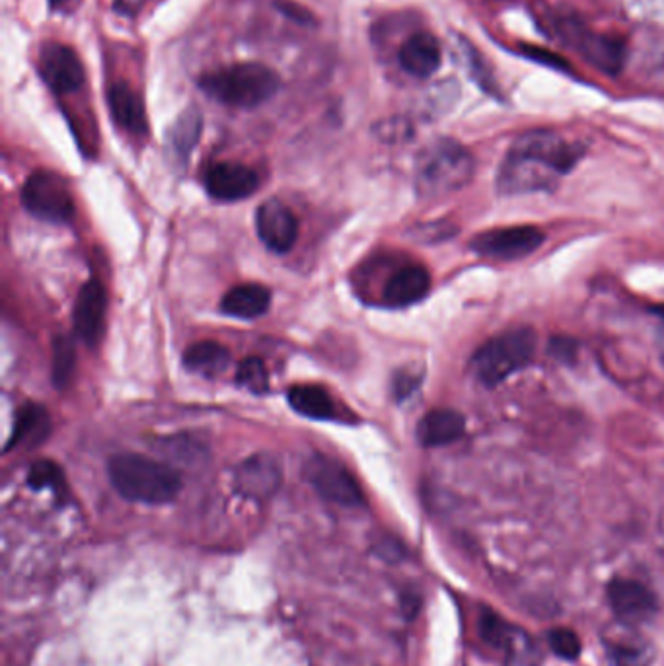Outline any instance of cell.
<instances>
[{"mask_svg": "<svg viewBox=\"0 0 664 666\" xmlns=\"http://www.w3.org/2000/svg\"><path fill=\"white\" fill-rule=\"evenodd\" d=\"M466 433V420L456 410H433L417 425V440L427 448L446 447L460 440Z\"/></svg>", "mask_w": 664, "mask_h": 666, "instance_id": "20", "label": "cell"}, {"mask_svg": "<svg viewBox=\"0 0 664 666\" xmlns=\"http://www.w3.org/2000/svg\"><path fill=\"white\" fill-rule=\"evenodd\" d=\"M47 433H49V413L37 403H27L18 412L12 437L9 438L4 450L9 452L10 448L18 447L27 440H32V443L42 440Z\"/></svg>", "mask_w": 664, "mask_h": 666, "instance_id": "24", "label": "cell"}, {"mask_svg": "<svg viewBox=\"0 0 664 666\" xmlns=\"http://www.w3.org/2000/svg\"><path fill=\"white\" fill-rule=\"evenodd\" d=\"M39 72L55 94H75L84 87V67L69 45L47 42L39 49Z\"/></svg>", "mask_w": 664, "mask_h": 666, "instance_id": "10", "label": "cell"}, {"mask_svg": "<svg viewBox=\"0 0 664 666\" xmlns=\"http://www.w3.org/2000/svg\"><path fill=\"white\" fill-rule=\"evenodd\" d=\"M520 51L525 53L528 59H533L536 62H542V65H548L551 69L556 70H571L569 67V62L560 57L558 53L548 51V49H542V47H534V45H525Z\"/></svg>", "mask_w": 664, "mask_h": 666, "instance_id": "32", "label": "cell"}, {"mask_svg": "<svg viewBox=\"0 0 664 666\" xmlns=\"http://www.w3.org/2000/svg\"><path fill=\"white\" fill-rule=\"evenodd\" d=\"M51 2L53 9H57V7H62L67 0H49Z\"/></svg>", "mask_w": 664, "mask_h": 666, "instance_id": "37", "label": "cell"}, {"mask_svg": "<svg viewBox=\"0 0 664 666\" xmlns=\"http://www.w3.org/2000/svg\"><path fill=\"white\" fill-rule=\"evenodd\" d=\"M110 482L123 500L164 505L182 491V478L170 466L140 455H117L107 464Z\"/></svg>", "mask_w": 664, "mask_h": 666, "instance_id": "2", "label": "cell"}, {"mask_svg": "<svg viewBox=\"0 0 664 666\" xmlns=\"http://www.w3.org/2000/svg\"><path fill=\"white\" fill-rule=\"evenodd\" d=\"M199 87L207 96L230 107H257L279 92V74L262 62H240L205 72Z\"/></svg>", "mask_w": 664, "mask_h": 666, "instance_id": "4", "label": "cell"}, {"mask_svg": "<svg viewBox=\"0 0 664 666\" xmlns=\"http://www.w3.org/2000/svg\"><path fill=\"white\" fill-rule=\"evenodd\" d=\"M548 645L558 657L565 658V661H575L581 657V651H583L577 633L569 628L551 630L548 633Z\"/></svg>", "mask_w": 664, "mask_h": 666, "instance_id": "31", "label": "cell"}, {"mask_svg": "<svg viewBox=\"0 0 664 666\" xmlns=\"http://www.w3.org/2000/svg\"><path fill=\"white\" fill-rule=\"evenodd\" d=\"M458 47H460V51H462L463 61L468 65L470 77H472L488 94L497 96V82H495V77H493V72H491L490 65L481 57V53L478 51L472 44H468V42H463V39L462 45H458Z\"/></svg>", "mask_w": 664, "mask_h": 666, "instance_id": "29", "label": "cell"}, {"mask_svg": "<svg viewBox=\"0 0 664 666\" xmlns=\"http://www.w3.org/2000/svg\"><path fill=\"white\" fill-rule=\"evenodd\" d=\"M107 295L98 279H90L82 285L75 302V332L82 342L94 347L104 335Z\"/></svg>", "mask_w": 664, "mask_h": 666, "instance_id": "14", "label": "cell"}, {"mask_svg": "<svg viewBox=\"0 0 664 666\" xmlns=\"http://www.w3.org/2000/svg\"><path fill=\"white\" fill-rule=\"evenodd\" d=\"M476 162L470 150L453 139H438L421 150L415 162V190L425 199L460 192L470 184Z\"/></svg>", "mask_w": 664, "mask_h": 666, "instance_id": "3", "label": "cell"}, {"mask_svg": "<svg viewBox=\"0 0 664 666\" xmlns=\"http://www.w3.org/2000/svg\"><path fill=\"white\" fill-rule=\"evenodd\" d=\"M659 351H661V357L664 360V328L659 332Z\"/></svg>", "mask_w": 664, "mask_h": 666, "instance_id": "36", "label": "cell"}, {"mask_svg": "<svg viewBox=\"0 0 664 666\" xmlns=\"http://www.w3.org/2000/svg\"><path fill=\"white\" fill-rule=\"evenodd\" d=\"M75 368H77V345L67 335H59L53 343V384L65 388L75 375Z\"/></svg>", "mask_w": 664, "mask_h": 666, "instance_id": "25", "label": "cell"}, {"mask_svg": "<svg viewBox=\"0 0 664 666\" xmlns=\"http://www.w3.org/2000/svg\"><path fill=\"white\" fill-rule=\"evenodd\" d=\"M608 658L613 666H649L653 653L645 643L639 641H610L606 643Z\"/></svg>", "mask_w": 664, "mask_h": 666, "instance_id": "27", "label": "cell"}, {"mask_svg": "<svg viewBox=\"0 0 664 666\" xmlns=\"http://www.w3.org/2000/svg\"><path fill=\"white\" fill-rule=\"evenodd\" d=\"M272 305V292L257 283H245L228 290L220 302V310L238 320H255L265 314Z\"/></svg>", "mask_w": 664, "mask_h": 666, "instance_id": "21", "label": "cell"}, {"mask_svg": "<svg viewBox=\"0 0 664 666\" xmlns=\"http://www.w3.org/2000/svg\"><path fill=\"white\" fill-rule=\"evenodd\" d=\"M536 351V333L530 328H516L481 345L473 355L472 372L480 384L493 388L518 370L528 367Z\"/></svg>", "mask_w": 664, "mask_h": 666, "instance_id": "5", "label": "cell"}, {"mask_svg": "<svg viewBox=\"0 0 664 666\" xmlns=\"http://www.w3.org/2000/svg\"><path fill=\"white\" fill-rule=\"evenodd\" d=\"M237 382L252 394H265L270 390V375L265 363L260 357H248L242 360L237 368Z\"/></svg>", "mask_w": 664, "mask_h": 666, "instance_id": "28", "label": "cell"}, {"mask_svg": "<svg viewBox=\"0 0 664 666\" xmlns=\"http://www.w3.org/2000/svg\"><path fill=\"white\" fill-rule=\"evenodd\" d=\"M558 32L586 62L606 74H618L626 62V45L620 37L596 34L577 18L565 16L560 20Z\"/></svg>", "mask_w": 664, "mask_h": 666, "instance_id": "7", "label": "cell"}, {"mask_svg": "<svg viewBox=\"0 0 664 666\" xmlns=\"http://www.w3.org/2000/svg\"><path fill=\"white\" fill-rule=\"evenodd\" d=\"M255 230L263 244L275 254H287L298 238V220L295 213L279 199L260 205L255 213Z\"/></svg>", "mask_w": 664, "mask_h": 666, "instance_id": "11", "label": "cell"}, {"mask_svg": "<svg viewBox=\"0 0 664 666\" xmlns=\"http://www.w3.org/2000/svg\"><path fill=\"white\" fill-rule=\"evenodd\" d=\"M307 480L320 497L340 507H360L365 495L353 473L330 456H312L305 468Z\"/></svg>", "mask_w": 664, "mask_h": 666, "instance_id": "8", "label": "cell"}, {"mask_svg": "<svg viewBox=\"0 0 664 666\" xmlns=\"http://www.w3.org/2000/svg\"><path fill=\"white\" fill-rule=\"evenodd\" d=\"M585 147L553 131H530L518 137L501 164L499 192L503 195L551 192L563 175L577 166Z\"/></svg>", "mask_w": 664, "mask_h": 666, "instance_id": "1", "label": "cell"}, {"mask_svg": "<svg viewBox=\"0 0 664 666\" xmlns=\"http://www.w3.org/2000/svg\"><path fill=\"white\" fill-rule=\"evenodd\" d=\"M287 398H289L290 407L298 415H305L308 420L328 421L335 417L332 395L328 394L322 386H293Z\"/></svg>", "mask_w": 664, "mask_h": 666, "instance_id": "23", "label": "cell"}, {"mask_svg": "<svg viewBox=\"0 0 664 666\" xmlns=\"http://www.w3.org/2000/svg\"><path fill=\"white\" fill-rule=\"evenodd\" d=\"M205 187L217 202H242L257 192L260 177L252 168L240 162H219L205 175Z\"/></svg>", "mask_w": 664, "mask_h": 666, "instance_id": "13", "label": "cell"}, {"mask_svg": "<svg viewBox=\"0 0 664 666\" xmlns=\"http://www.w3.org/2000/svg\"><path fill=\"white\" fill-rule=\"evenodd\" d=\"M480 635L490 647L503 651L511 658H523L530 655V641L526 640L525 631L516 630L515 625L505 622L493 610H483L480 616Z\"/></svg>", "mask_w": 664, "mask_h": 666, "instance_id": "18", "label": "cell"}, {"mask_svg": "<svg viewBox=\"0 0 664 666\" xmlns=\"http://www.w3.org/2000/svg\"><path fill=\"white\" fill-rule=\"evenodd\" d=\"M27 483L34 490H53L55 493L65 491V475H62L61 468L51 460L35 462L27 472Z\"/></svg>", "mask_w": 664, "mask_h": 666, "instance_id": "30", "label": "cell"}, {"mask_svg": "<svg viewBox=\"0 0 664 666\" xmlns=\"http://www.w3.org/2000/svg\"><path fill=\"white\" fill-rule=\"evenodd\" d=\"M234 482H237V490L244 493L245 497L267 500L279 490L281 482H283V470L273 456H252L238 466Z\"/></svg>", "mask_w": 664, "mask_h": 666, "instance_id": "15", "label": "cell"}, {"mask_svg": "<svg viewBox=\"0 0 664 666\" xmlns=\"http://www.w3.org/2000/svg\"><path fill=\"white\" fill-rule=\"evenodd\" d=\"M417 386H420V378L403 372V375L393 380V394H396L398 400H405V398H410L415 392Z\"/></svg>", "mask_w": 664, "mask_h": 666, "instance_id": "33", "label": "cell"}, {"mask_svg": "<svg viewBox=\"0 0 664 666\" xmlns=\"http://www.w3.org/2000/svg\"><path fill=\"white\" fill-rule=\"evenodd\" d=\"M542 230L536 227H508L485 230L472 238L470 248L481 257L499 262H515L534 254L543 244Z\"/></svg>", "mask_w": 664, "mask_h": 666, "instance_id": "9", "label": "cell"}, {"mask_svg": "<svg viewBox=\"0 0 664 666\" xmlns=\"http://www.w3.org/2000/svg\"><path fill=\"white\" fill-rule=\"evenodd\" d=\"M290 9H293V12H298L297 7H295V4H290ZM293 18H295V20H298V22H302V18L298 16V14H293Z\"/></svg>", "mask_w": 664, "mask_h": 666, "instance_id": "38", "label": "cell"}, {"mask_svg": "<svg viewBox=\"0 0 664 666\" xmlns=\"http://www.w3.org/2000/svg\"><path fill=\"white\" fill-rule=\"evenodd\" d=\"M431 275L423 265H405L393 273L385 287V302L388 307L405 308L427 297Z\"/></svg>", "mask_w": 664, "mask_h": 666, "instance_id": "19", "label": "cell"}, {"mask_svg": "<svg viewBox=\"0 0 664 666\" xmlns=\"http://www.w3.org/2000/svg\"><path fill=\"white\" fill-rule=\"evenodd\" d=\"M230 351L217 342L193 343L184 353V367L202 377H219L230 367Z\"/></svg>", "mask_w": 664, "mask_h": 666, "instance_id": "22", "label": "cell"}, {"mask_svg": "<svg viewBox=\"0 0 664 666\" xmlns=\"http://www.w3.org/2000/svg\"><path fill=\"white\" fill-rule=\"evenodd\" d=\"M147 0H115V10L123 16H135Z\"/></svg>", "mask_w": 664, "mask_h": 666, "instance_id": "35", "label": "cell"}, {"mask_svg": "<svg viewBox=\"0 0 664 666\" xmlns=\"http://www.w3.org/2000/svg\"><path fill=\"white\" fill-rule=\"evenodd\" d=\"M608 600L616 618L623 623H645L659 610L656 596L633 578H614L608 585Z\"/></svg>", "mask_w": 664, "mask_h": 666, "instance_id": "12", "label": "cell"}, {"mask_svg": "<svg viewBox=\"0 0 664 666\" xmlns=\"http://www.w3.org/2000/svg\"><path fill=\"white\" fill-rule=\"evenodd\" d=\"M398 59L402 69L415 79H428L440 69L443 53L435 35L427 32L411 35L410 39L400 47Z\"/></svg>", "mask_w": 664, "mask_h": 666, "instance_id": "16", "label": "cell"}, {"mask_svg": "<svg viewBox=\"0 0 664 666\" xmlns=\"http://www.w3.org/2000/svg\"><path fill=\"white\" fill-rule=\"evenodd\" d=\"M551 353L556 355V357H563V359L568 360L569 357H573L577 349H575V343L571 342V340H553L551 342Z\"/></svg>", "mask_w": 664, "mask_h": 666, "instance_id": "34", "label": "cell"}, {"mask_svg": "<svg viewBox=\"0 0 664 666\" xmlns=\"http://www.w3.org/2000/svg\"><path fill=\"white\" fill-rule=\"evenodd\" d=\"M107 104L114 122L122 127L123 131L131 133V135H147L149 131V122H147V112L140 100L137 90L131 88L127 82H115L114 87L107 92Z\"/></svg>", "mask_w": 664, "mask_h": 666, "instance_id": "17", "label": "cell"}, {"mask_svg": "<svg viewBox=\"0 0 664 666\" xmlns=\"http://www.w3.org/2000/svg\"><path fill=\"white\" fill-rule=\"evenodd\" d=\"M199 135H202V117H199V114L195 110L182 114V117L174 123L172 135H170L175 154L184 158V160L190 158V152L199 139Z\"/></svg>", "mask_w": 664, "mask_h": 666, "instance_id": "26", "label": "cell"}, {"mask_svg": "<svg viewBox=\"0 0 664 666\" xmlns=\"http://www.w3.org/2000/svg\"><path fill=\"white\" fill-rule=\"evenodd\" d=\"M22 203L35 219L65 225L75 217V197L62 175L47 170L34 172L22 187Z\"/></svg>", "mask_w": 664, "mask_h": 666, "instance_id": "6", "label": "cell"}]
</instances>
